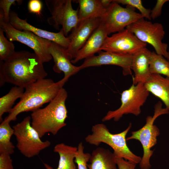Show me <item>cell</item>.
I'll use <instances>...</instances> for the list:
<instances>
[{
	"instance_id": "obj_12",
	"label": "cell",
	"mask_w": 169,
	"mask_h": 169,
	"mask_svg": "<svg viewBox=\"0 0 169 169\" xmlns=\"http://www.w3.org/2000/svg\"><path fill=\"white\" fill-rule=\"evenodd\" d=\"M146 44L141 41L129 30L113 34L106 38L101 50L124 54L133 55L146 48Z\"/></svg>"
},
{
	"instance_id": "obj_13",
	"label": "cell",
	"mask_w": 169,
	"mask_h": 169,
	"mask_svg": "<svg viewBox=\"0 0 169 169\" xmlns=\"http://www.w3.org/2000/svg\"><path fill=\"white\" fill-rule=\"evenodd\" d=\"M101 21L100 18H89L79 21L72 29L71 33L67 36L70 43L66 49L67 53L71 60L75 57L79 50L99 26Z\"/></svg>"
},
{
	"instance_id": "obj_23",
	"label": "cell",
	"mask_w": 169,
	"mask_h": 169,
	"mask_svg": "<svg viewBox=\"0 0 169 169\" xmlns=\"http://www.w3.org/2000/svg\"><path fill=\"white\" fill-rule=\"evenodd\" d=\"M25 89L19 86L13 87L9 92L0 98V120H3L2 116L6 113H9L13 108L15 101L20 98L24 93Z\"/></svg>"
},
{
	"instance_id": "obj_34",
	"label": "cell",
	"mask_w": 169,
	"mask_h": 169,
	"mask_svg": "<svg viewBox=\"0 0 169 169\" xmlns=\"http://www.w3.org/2000/svg\"><path fill=\"white\" fill-rule=\"evenodd\" d=\"M100 1L105 8L107 9L113 1L112 0H100Z\"/></svg>"
},
{
	"instance_id": "obj_8",
	"label": "cell",
	"mask_w": 169,
	"mask_h": 169,
	"mask_svg": "<svg viewBox=\"0 0 169 169\" xmlns=\"http://www.w3.org/2000/svg\"><path fill=\"white\" fill-rule=\"evenodd\" d=\"M126 28L141 41L152 46L156 54L166 58L168 45L162 42L165 33L161 23H152L142 18Z\"/></svg>"
},
{
	"instance_id": "obj_5",
	"label": "cell",
	"mask_w": 169,
	"mask_h": 169,
	"mask_svg": "<svg viewBox=\"0 0 169 169\" xmlns=\"http://www.w3.org/2000/svg\"><path fill=\"white\" fill-rule=\"evenodd\" d=\"M162 103L158 101L154 107V114L148 116L146 118L145 124L137 131H132L131 135L126 138V141L135 139L141 143L143 150V154L139 163L141 169H150L151 165L150 159L153 153L151 149L157 143V137L160 134L158 127L154 124V122L159 116L167 114L169 111L162 107Z\"/></svg>"
},
{
	"instance_id": "obj_10",
	"label": "cell",
	"mask_w": 169,
	"mask_h": 169,
	"mask_svg": "<svg viewBox=\"0 0 169 169\" xmlns=\"http://www.w3.org/2000/svg\"><path fill=\"white\" fill-rule=\"evenodd\" d=\"M72 2L71 0H45L51 15L48 19V22L56 29L61 26V29L66 37L79 22L78 9L73 8Z\"/></svg>"
},
{
	"instance_id": "obj_9",
	"label": "cell",
	"mask_w": 169,
	"mask_h": 169,
	"mask_svg": "<svg viewBox=\"0 0 169 169\" xmlns=\"http://www.w3.org/2000/svg\"><path fill=\"white\" fill-rule=\"evenodd\" d=\"M0 28L9 41L19 42L32 49L43 63L49 62L52 59L48 51L51 41L41 38L30 31L16 29L10 22H5L1 15Z\"/></svg>"
},
{
	"instance_id": "obj_24",
	"label": "cell",
	"mask_w": 169,
	"mask_h": 169,
	"mask_svg": "<svg viewBox=\"0 0 169 169\" xmlns=\"http://www.w3.org/2000/svg\"><path fill=\"white\" fill-rule=\"evenodd\" d=\"M14 131L10 123L3 120L0 125V154L11 155L14 152L15 147L11 141Z\"/></svg>"
},
{
	"instance_id": "obj_14",
	"label": "cell",
	"mask_w": 169,
	"mask_h": 169,
	"mask_svg": "<svg viewBox=\"0 0 169 169\" xmlns=\"http://www.w3.org/2000/svg\"><path fill=\"white\" fill-rule=\"evenodd\" d=\"M98 53L97 55H94L85 59L80 65L82 69L90 67L115 65L122 68L124 75L131 74L133 55L102 51Z\"/></svg>"
},
{
	"instance_id": "obj_26",
	"label": "cell",
	"mask_w": 169,
	"mask_h": 169,
	"mask_svg": "<svg viewBox=\"0 0 169 169\" xmlns=\"http://www.w3.org/2000/svg\"><path fill=\"white\" fill-rule=\"evenodd\" d=\"M15 52L14 44L5 37L3 30L0 28V60L5 61Z\"/></svg>"
},
{
	"instance_id": "obj_30",
	"label": "cell",
	"mask_w": 169,
	"mask_h": 169,
	"mask_svg": "<svg viewBox=\"0 0 169 169\" xmlns=\"http://www.w3.org/2000/svg\"><path fill=\"white\" fill-rule=\"evenodd\" d=\"M42 6V3L39 0H30L28 3L29 12L39 16L41 14Z\"/></svg>"
},
{
	"instance_id": "obj_17",
	"label": "cell",
	"mask_w": 169,
	"mask_h": 169,
	"mask_svg": "<svg viewBox=\"0 0 169 169\" xmlns=\"http://www.w3.org/2000/svg\"><path fill=\"white\" fill-rule=\"evenodd\" d=\"M48 51L54 62L53 70L58 73L63 72L64 78L69 79L82 69L80 66H77L73 64L67 53L66 49L59 45L51 41Z\"/></svg>"
},
{
	"instance_id": "obj_15",
	"label": "cell",
	"mask_w": 169,
	"mask_h": 169,
	"mask_svg": "<svg viewBox=\"0 0 169 169\" xmlns=\"http://www.w3.org/2000/svg\"><path fill=\"white\" fill-rule=\"evenodd\" d=\"M9 21L11 25L18 30L30 31L41 38L54 42L66 49L69 45V40L64 35L62 29L59 32L54 33L37 28L28 23L26 19L20 18L13 11H10Z\"/></svg>"
},
{
	"instance_id": "obj_16",
	"label": "cell",
	"mask_w": 169,
	"mask_h": 169,
	"mask_svg": "<svg viewBox=\"0 0 169 169\" xmlns=\"http://www.w3.org/2000/svg\"><path fill=\"white\" fill-rule=\"evenodd\" d=\"M108 36L107 28L102 20L99 26L79 50L75 57L71 60V63L75 64L80 60L92 57L95 53L102 51V48Z\"/></svg>"
},
{
	"instance_id": "obj_29",
	"label": "cell",
	"mask_w": 169,
	"mask_h": 169,
	"mask_svg": "<svg viewBox=\"0 0 169 169\" xmlns=\"http://www.w3.org/2000/svg\"><path fill=\"white\" fill-rule=\"evenodd\" d=\"M22 0H0V15L3 18L4 21L6 23L10 22L9 15L10 8L12 5H15L16 2L18 4H22Z\"/></svg>"
},
{
	"instance_id": "obj_20",
	"label": "cell",
	"mask_w": 169,
	"mask_h": 169,
	"mask_svg": "<svg viewBox=\"0 0 169 169\" xmlns=\"http://www.w3.org/2000/svg\"><path fill=\"white\" fill-rule=\"evenodd\" d=\"M89 161L88 169H118L113 153L102 147L93 151Z\"/></svg>"
},
{
	"instance_id": "obj_6",
	"label": "cell",
	"mask_w": 169,
	"mask_h": 169,
	"mask_svg": "<svg viewBox=\"0 0 169 169\" xmlns=\"http://www.w3.org/2000/svg\"><path fill=\"white\" fill-rule=\"evenodd\" d=\"M13 127L17 142V148L27 158L38 155L51 145L49 140L44 141L41 140L38 132L31 125L30 116L26 117Z\"/></svg>"
},
{
	"instance_id": "obj_21",
	"label": "cell",
	"mask_w": 169,
	"mask_h": 169,
	"mask_svg": "<svg viewBox=\"0 0 169 169\" xmlns=\"http://www.w3.org/2000/svg\"><path fill=\"white\" fill-rule=\"evenodd\" d=\"M77 147L67 145L63 143L56 145L54 151L58 153L59 160L55 169H77L74 162ZM46 169H54L48 164L44 163Z\"/></svg>"
},
{
	"instance_id": "obj_1",
	"label": "cell",
	"mask_w": 169,
	"mask_h": 169,
	"mask_svg": "<svg viewBox=\"0 0 169 169\" xmlns=\"http://www.w3.org/2000/svg\"><path fill=\"white\" fill-rule=\"evenodd\" d=\"M43 63L35 53L15 51L5 61L0 60V85L5 83L25 88L48 75Z\"/></svg>"
},
{
	"instance_id": "obj_22",
	"label": "cell",
	"mask_w": 169,
	"mask_h": 169,
	"mask_svg": "<svg viewBox=\"0 0 169 169\" xmlns=\"http://www.w3.org/2000/svg\"><path fill=\"white\" fill-rule=\"evenodd\" d=\"M79 5L78 9L79 21L91 18H103L106 9L102 5L100 0H75Z\"/></svg>"
},
{
	"instance_id": "obj_25",
	"label": "cell",
	"mask_w": 169,
	"mask_h": 169,
	"mask_svg": "<svg viewBox=\"0 0 169 169\" xmlns=\"http://www.w3.org/2000/svg\"><path fill=\"white\" fill-rule=\"evenodd\" d=\"M165 57L151 52L150 58V70L151 74H162L169 79V62Z\"/></svg>"
},
{
	"instance_id": "obj_11",
	"label": "cell",
	"mask_w": 169,
	"mask_h": 169,
	"mask_svg": "<svg viewBox=\"0 0 169 169\" xmlns=\"http://www.w3.org/2000/svg\"><path fill=\"white\" fill-rule=\"evenodd\" d=\"M144 18L135 11V8L128 6L123 8L113 0L106 9L101 19L107 28L108 35L122 31L130 25Z\"/></svg>"
},
{
	"instance_id": "obj_31",
	"label": "cell",
	"mask_w": 169,
	"mask_h": 169,
	"mask_svg": "<svg viewBox=\"0 0 169 169\" xmlns=\"http://www.w3.org/2000/svg\"><path fill=\"white\" fill-rule=\"evenodd\" d=\"M10 155L6 154H0V169H14Z\"/></svg>"
},
{
	"instance_id": "obj_19",
	"label": "cell",
	"mask_w": 169,
	"mask_h": 169,
	"mask_svg": "<svg viewBox=\"0 0 169 169\" xmlns=\"http://www.w3.org/2000/svg\"><path fill=\"white\" fill-rule=\"evenodd\" d=\"M146 90L159 98L169 111V79L158 74H151L144 84Z\"/></svg>"
},
{
	"instance_id": "obj_28",
	"label": "cell",
	"mask_w": 169,
	"mask_h": 169,
	"mask_svg": "<svg viewBox=\"0 0 169 169\" xmlns=\"http://www.w3.org/2000/svg\"><path fill=\"white\" fill-rule=\"evenodd\" d=\"M118 4L126 5L138 9L143 17L149 20L151 19L150 14L151 10L145 8L141 0H114Z\"/></svg>"
},
{
	"instance_id": "obj_2",
	"label": "cell",
	"mask_w": 169,
	"mask_h": 169,
	"mask_svg": "<svg viewBox=\"0 0 169 169\" xmlns=\"http://www.w3.org/2000/svg\"><path fill=\"white\" fill-rule=\"evenodd\" d=\"M68 79L63 78L57 82L50 79H42L25 88L23 95L3 121L10 123L17 120L20 113L33 112L49 103L57 95Z\"/></svg>"
},
{
	"instance_id": "obj_7",
	"label": "cell",
	"mask_w": 169,
	"mask_h": 169,
	"mask_svg": "<svg viewBox=\"0 0 169 169\" xmlns=\"http://www.w3.org/2000/svg\"><path fill=\"white\" fill-rule=\"evenodd\" d=\"M149 93L144 84H132L121 93L120 107L115 110L108 111L102 121L105 122L113 119L117 121L124 115L128 114L139 115L141 112V108L146 102Z\"/></svg>"
},
{
	"instance_id": "obj_32",
	"label": "cell",
	"mask_w": 169,
	"mask_h": 169,
	"mask_svg": "<svg viewBox=\"0 0 169 169\" xmlns=\"http://www.w3.org/2000/svg\"><path fill=\"white\" fill-rule=\"evenodd\" d=\"M169 0H157L155 7L151 10L150 17L151 19L154 20L159 17L161 13V10L164 4Z\"/></svg>"
},
{
	"instance_id": "obj_33",
	"label": "cell",
	"mask_w": 169,
	"mask_h": 169,
	"mask_svg": "<svg viewBox=\"0 0 169 169\" xmlns=\"http://www.w3.org/2000/svg\"><path fill=\"white\" fill-rule=\"evenodd\" d=\"M118 169H135L136 164L126 161L123 158L115 157Z\"/></svg>"
},
{
	"instance_id": "obj_3",
	"label": "cell",
	"mask_w": 169,
	"mask_h": 169,
	"mask_svg": "<svg viewBox=\"0 0 169 169\" xmlns=\"http://www.w3.org/2000/svg\"><path fill=\"white\" fill-rule=\"evenodd\" d=\"M67 97V92L62 88L46 106L32 112L31 124L41 138L49 133L55 135L66 125L68 111L65 101Z\"/></svg>"
},
{
	"instance_id": "obj_4",
	"label": "cell",
	"mask_w": 169,
	"mask_h": 169,
	"mask_svg": "<svg viewBox=\"0 0 169 169\" xmlns=\"http://www.w3.org/2000/svg\"><path fill=\"white\" fill-rule=\"evenodd\" d=\"M131 126L130 123L125 130L113 134L104 124H97L92 126V133L85 137V140L86 143L96 146H98L102 143H105L113 149L115 157L123 158L136 164L139 163L141 158L134 154L126 143V136Z\"/></svg>"
},
{
	"instance_id": "obj_35",
	"label": "cell",
	"mask_w": 169,
	"mask_h": 169,
	"mask_svg": "<svg viewBox=\"0 0 169 169\" xmlns=\"http://www.w3.org/2000/svg\"><path fill=\"white\" fill-rule=\"evenodd\" d=\"M166 58L169 62V48L168 49L167 55Z\"/></svg>"
},
{
	"instance_id": "obj_27",
	"label": "cell",
	"mask_w": 169,
	"mask_h": 169,
	"mask_svg": "<svg viewBox=\"0 0 169 169\" xmlns=\"http://www.w3.org/2000/svg\"><path fill=\"white\" fill-rule=\"evenodd\" d=\"M84 147L82 142H80L77 147L74 162L77 164L78 169H88L87 163L89 161L91 154L84 151Z\"/></svg>"
},
{
	"instance_id": "obj_18",
	"label": "cell",
	"mask_w": 169,
	"mask_h": 169,
	"mask_svg": "<svg viewBox=\"0 0 169 169\" xmlns=\"http://www.w3.org/2000/svg\"><path fill=\"white\" fill-rule=\"evenodd\" d=\"M151 52L145 48L133 55L132 70L134 73L132 84H144L151 75L150 58Z\"/></svg>"
}]
</instances>
